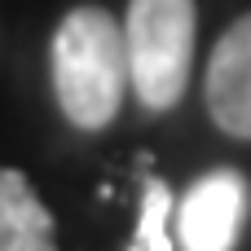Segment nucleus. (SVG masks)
<instances>
[{"label": "nucleus", "mask_w": 251, "mask_h": 251, "mask_svg": "<svg viewBox=\"0 0 251 251\" xmlns=\"http://www.w3.org/2000/svg\"><path fill=\"white\" fill-rule=\"evenodd\" d=\"M53 93L79 132H101L128 97L124 22L101 4L71 9L53 31Z\"/></svg>", "instance_id": "f257e3e1"}, {"label": "nucleus", "mask_w": 251, "mask_h": 251, "mask_svg": "<svg viewBox=\"0 0 251 251\" xmlns=\"http://www.w3.org/2000/svg\"><path fill=\"white\" fill-rule=\"evenodd\" d=\"M194 0H128L124 49H128V88L150 115L172 110L185 97L194 66Z\"/></svg>", "instance_id": "f03ea898"}, {"label": "nucleus", "mask_w": 251, "mask_h": 251, "mask_svg": "<svg viewBox=\"0 0 251 251\" xmlns=\"http://www.w3.org/2000/svg\"><path fill=\"white\" fill-rule=\"evenodd\" d=\"M247 176L234 168H216L199 176L176 199V247L181 251H234L247 225Z\"/></svg>", "instance_id": "7ed1b4c3"}, {"label": "nucleus", "mask_w": 251, "mask_h": 251, "mask_svg": "<svg viewBox=\"0 0 251 251\" xmlns=\"http://www.w3.org/2000/svg\"><path fill=\"white\" fill-rule=\"evenodd\" d=\"M207 115L221 132L251 141V13H243L212 49L203 79Z\"/></svg>", "instance_id": "20e7f679"}, {"label": "nucleus", "mask_w": 251, "mask_h": 251, "mask_svg": "<svg viewBox=\"0 0 251 251\" xmlns=\"http://www.w3.org/2000/svg\"><path fill=\"white\" fill-rule=\"evenodd\" d=\"M172 212H176V199H172L168 181L146 176L141 212H137V229H132L128 251H172Z\"/></svg>", "instance_id": "39448f33"}, {"label": "nucleus", "mask_w": 251, "mask_h": 251, "mask_svg": "<svg viewBox=\"0 0 251 251\" xmlns=\"http://www.w3.org/2000/svg\"><path fill=\"white\" fill-rule=\"evenodd\" d=\"M53 212L40 203L35 185L18 172V168H0V225L13 221H49Z\"/></svg>", "instance_id": "423d86ee"}, {"label": "nucleus", "mask_w": 251, "mask_h": 251, "mask_svg": "<svg viewBox=\"0 0 251 251\" xmlns=\"http://www.w3.org/2000/svg\"><path fill=\"white\" fill-rule=\"evenodd\" d=\"M0 251H57L53 247V216L49 221H13V225H0Z\"/></svg>", "instance_id": "0eeeda50"}]
</instances>
